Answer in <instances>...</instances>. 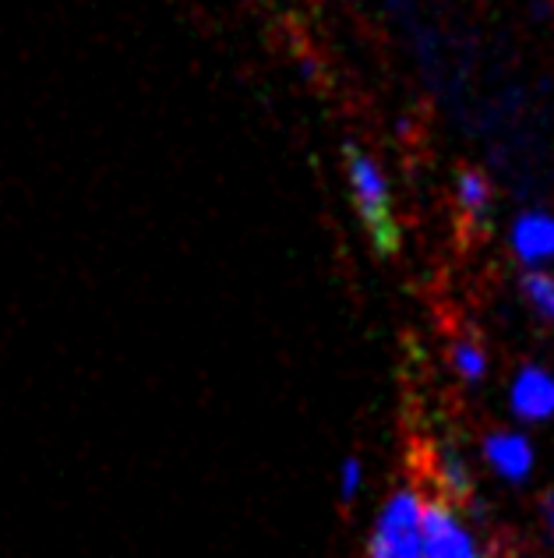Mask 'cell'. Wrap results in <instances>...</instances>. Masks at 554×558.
<instances>
[{"mask_svg":"<svg viewBox=\"0 0 554 558\" xmlns=\"http://www.w3.org/2000/svg\"><path fill=\"white\" fill-rule=\"evenodd\" d=\"M434 481H439L442 488V498L448 502H466V498L473 495V477H470V466L459 457L452 446H442L434 452Z\"/></svg>","mask_w":554,"mask_h":558,"instance_id":"obj_8","label":"cell"},{"mask_svg":"<svg viewBox=\"0 0 554 558\" xmlns=\"http://www.w3.org/2000/svg\"><path fill=\"white\" fill-rule=\"evenodd\" d=\"M484 463L505 481H527L533 470V446L519 432H491L484 438Z\"/></svg>","mask_w":554,"mask_h":558,"instance_id":"obj_6","label":"cell"},{"mask_svg":"<svg viewBox=\"0 0 554 558\" xmlns=\"http://www.w3.org/2000/svg\"><path fill=\"white\" fill-rule=\"evenodd\" d=\"M360 484H364V466H360V460H343V466H340V495L346 498V502H354V498L360 495Z\"/></svg>","mask_w":554,"mask_h":558,"instance_id":"obj_11","label":"cell"},{"mask_svg":"<svg viewBox=\"0 0 554 558\" xmlns=\"http://www.w3.org/2000/svg\"><path fill=\"white\" fill-rule=\"evenodd\" d=\"M508 247L527 269H547L554 262V213L527 209L508 223Z\"/></svg>","mask_w":554,"mask_h":558,"instance_id":"obj_4","label":"cell"},{"mask_svg":"<svg viewBox=\"0 0 554 558\" xmlns=\"http://www.w3.org/2000/svg\"><path fill=\"white\" fill-rule=\"evenodd\" d=\"M420 517H424V498L417 488H399L378 512L368 558H424L420 541Z\"/></svg>","mask_w":554,"mask_h":558,"instance_id":"obj_2","label":"cell"},{"mask_svg":"<svg viewBox=\"0 0 554 558\" xmlns=\"http://www.w3.org/2000/svg\"><path fill=\"white\" fill-rule=\"evenodd\" d=\"M541 520H544L547 537L554 541V492H547V495L541 498Z\"/></svg>","mask_w":554,"mask_h":558,"instance_id":"obj_12","label":"cell"},{"mask_svg":"<svg viewBox=\"0 0 554 558\" xmlns=\"http://www.w3.org/2000/svg\"><path fill=\"white\" fill-rule=\"evenodd\" d=\"M456 213L470 230H484L494 213V184L484 170L466 167L456 173Z\"/></svg>","mask_w":554,"mask_h":558,"instance_id":"obj_7","label":"cell"},{"mask_svg":"<svg viewBox=\"0 0 554 558\" xmlns=\"http://www.w3.org/2000/svg\"><path fill=\"white\" fill-rule=\"evenodd\" d=\"M508 403H513V414L519 421H547L554 417V375L541 364H527L519 368L513 378V389H508Z\"/></svg>","mask_w":554,"mask_h":558,"instance_id":"obj_5","label":"cell"},{"mask_svg":"<svg viewBox=\"0 0 554 558\" xmlns=\"http://www.w3.org/2000/svg\"><path fill=\"white\" fill-rule=\"evenodd\" d=\"M420 541H424V558H484L473 534L463 526L459 512L452 509V502H445V498L424 502Z\"/></svg>","mask_w":554,"mask_h":558,"instance_id":"obj_3","label":"cell"},{"mask_svg":"<svg viewBox=\"0 0 554 558\" xmlns=\"http://www.w3.org/2000/svg\"><path fill=\"white\" fill-rule=\"evenodd\" d=\"M448 357H452V368H456V375L463 381H480V378L488 375V354H484V347H480L477 340H470V336H463V340L452 343Z\"/></svg>","mask_w":554,"mask_h":558,"instance_id":"obj_10","label":"cell"},{"mask_svg":"<svg viewBox=\"0 0 554 558\" xmlns=\"http://www.w3.org/2000/svg\"><path fill=\"white\" fill-rule=\"evenodd\" d=\"M346 184H349V198H354V209L364 230L371 233L374 247L378 252H396L399 223H396V198H392L385 167L368 149H360V145H346Z\"/></svg>","mask_w":554,"mask_h":558,"instance_id":"obj_1","label":"cell"},{"mask_svg":"<svg viewBox=\"0 0 554 558\" xmlns=\"http://www.w3.org/2000/svg\"><path fill=\"white\" fill-rule=\"evenodd\" d=\"M522 298L537 315L554 326V272L551 269H527L519 279Z\"/></svg>","mask_w":554,"mask_h":558,"instance_id":"obj_9","label":"cell"}]
</instances>
